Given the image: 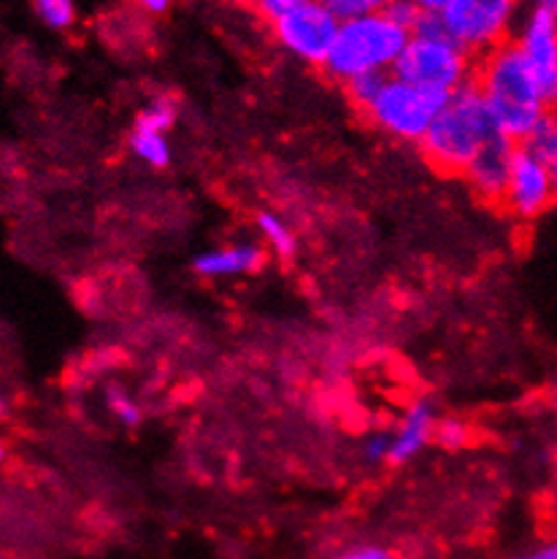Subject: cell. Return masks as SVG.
Listing matches in <instances>:
<instances>
[{
	"label": "cell",
	"mask_w": 557,
	"mask_h": 559,
	"mask_svg": "<svg viewBox=\"0 0 557 559\" xmlns=\"http://www.w3.org/2000/svg\"><path fill=\"white\" fill-rule=\"evenodd\" d=\"M474 82L496 119L498 133L517 144H522L542 124V119L553 114L514 41L482 55Z\"/></svg>",
	"instance_id": "cell-1"
},
{
	"label": "cell",
	"mask_w": 557,
	"mask_h": 559,
	"mask_svg": "<svg viewBox=\"0 0 557 559\" xmlns=\"http://www.w3.org/2000/svg\"><path fill=\"white\" fill-rule=\"evenodd\" d=\"M496 135L498 128L490 108L482 98L476 82H469L449 95L419 150L439 174L463 176L471 159Z\"/></svg>",
	"instance_id": "cell-2"
},
{
	"label": "cell",
	"mask_w": 557,
	"mask_h": 559,
	"mask_svg": "<svg viewBox=\"0 0 557 559\" xmlns=\"http://www.w3.org/2000/svg\"><path fill=\"white\" fill-rule=\"evenodd\" d=\"M412 33L398 27L388 14H368L341 22L322 71L346 84L363 73H392Z\"/></svg>",
	"instance_id": "cell-3"
},
{
	"label": "cell",
	"mask_w": 557,
	"mask_h": 559,
	"mask_svg": "<svg viewBox=\"0 0 557 559\" xmlns=\"http://www.w3.org/2000/svg\"><path fill=\"white\" fill-rule=\"evenodd\" d=\"M392 76L430 93L452 95L463 84L474 82V62L449 36H412L392 68Z\"/></svg>",
	"instance_id": "cell-4"
},
{
	"label": "cell",
	"mask_w": 557,
	"mask_h": 559,
	"mask_svg": "<svg viewBox=\"0 0 557 559\" xmlns=\"http://www.w3.org/2000/svg\"><path fill=\"white\" fill-rule=\"evenodd\" d=\"M447 100L449 95L430 93L417 84L390 76L379 98L366 111V117L374 128L382 130L390 139L403 141V144H423L430 124L436 122Z\"/></svg>",
	"instance_id": "cell-5"
},
{
	"label": "cell",
	"mask_w": 557,
	"mask_h": 559,
	"mask_svg": "<svg viewBox=\"0 0 557 559\" xmlns=\"http://www.w3.org/2000/svg\"><path fill=\"white\" fill-rule=\"evenodd\" d=\"M520 0H454L441 14L447 36L469 55H487L506 44Z\"/></svg>",
	"instance_id": "cell-6"
},
{
	"label": "cell",
	"mask_w": 557,
	"mask_h": 559,
	"mask_svg": "<svg viewBox=\"0 0 557 559\" xmlns=\"http://www.w3.org/2000/svg\"><path fill=\"white\" fill-rule=\"evenodd\" d=\"M341 22L335 20L331 11L320 3L300 5L293 14L282 16V20L271 25L274 41L295 60L309 62V66H325L328 55H331L335 36H339Z\"/></svg>",
	"instance_id": "cell-7"
},
{
	"label": "cell",
	"mask_w": 557,
	"mask_h": 559,
	"mask_svg": "<svg viewBox=\"0 0 557 559\" xmlns=\"http://www.w3.org/2000/svg\"><path fill=\"white\" fill-rule=\"evenodd\" d=\"M555 201V181L547 157L520 146L503 192V209L517 219H536Z\"/></svg>",
	"instance_id": "cell-8"
},
{
	"label": "cell",
	"mask_w": 557,
	"mask_h": 559,
	"mask_svg": "<svg viewBox=\"0 0 557 559\" xmlns=\"http://www.w3.org/2000/svg\"><path fill=\"white\" fill-rule=\"evenodd\" d=\"M517 49L525 57L547 106L557 108V16L542 9H531L520 22L514 38Z\"/></svg>",
	"instance_id": "cell-9"
},
{
	"label": "cell",
	"mask_w": 557,
	"mask_h": 559,
	"mask_svg": "<svg viewBox=\"0 0 557 559\" xmlns=\"http://www.w3.org/2000/svg\"><path fill=\"white\" fill-rule=\"evenodd\" d=\"M520 144L498 133L496 139L487 141L482 152L471 159L469 168L463 170V179L469 190L485 203H501L506 185H509L511 165H514Z\"/></svg>",
	"instance_id": "cell-10"
},
{
	"label": "cell",
	"mask_w": 557,
	"mask_h": 559,
	"mask_svg": "<svg viewBox=\"0 0 557 559\" xmlns=\"http://www.w3.org/2000/svg\"><path fill=\"white\" fill-rule=\"evenodd\" d=\"M439 419L441 416L436 414V406L428 397H417V401L408 403L398 425L390 430V465H406V462L419 457L436 441Z\"/></svg>",
	"instance_id": "cell-11"
},
{
	"label": "cell",
	"mask_w": 557,
	"mask_h": 559,
	"mask_svg": "<svg viewBox=\"0 0 557 559\" xmlns=\"http://www.w3.org/2000/svg\"><path fill=\"white\" fill-rule=\"evenodd\" d=\"M265 252L263 247L252 241H236L225 243V247H214L201 252L192 260V271L209 282H223V278L252 276L263 267Z\"/></svg>",
	"instance_id": "cell-12"
},
{
	"label": "cell",
	"mask_w": 557,
	"mask_h": 559,
	"mask_svg": "<svg viewBox=\"0 0 557 559\" xmlns=\"http://www.w3.org/2000/svg\"><path fill=\"white\" fill-rule=\"evenodd\" d=\"M254 225H258V233L260 238H263L265 247H269L276 257L287 260V257L295 254L298 238H295L293 227H289V222L284 219V216H278L276 211H260Z\"/></svg>",
	"instance_id": "cell-13"
},
{
	"label": "cell",
	"mask_w": 557,
	"mask_h": 559,
	"mask_svg": "<svg viewBox=\"0 0 557 559\" xmlns=\"http://www.w3.org/2000/svg\"><path fill=\"white\" fill-rule=\"evenodd\" d=\"M128 146H130V154H133L139 163L150 165V168H168L170 157H174L166 133H152V130L133 128V133H130L128 139Z\"/></svg>",
	"instance_id": "cell-14"
},
{
	"label": "cell",
	"mask_w": 557,
	"mask_h": 559,
	"mask_svg": "<svg viewBox=\"0 0 557 559\" xmlns=\"http://www.w3.org/2000/svg\"><path fill=\"white\" fill-rule=\"evenodd\" d=\"M176 117H179V111H176V100L166 98V95H157V98H152L144 108H141L133 128L168 135V130L176 124Z\"/></svg>",
	"instance_id": "cell-15"
},
{
	"label": "cell",
	"mask_w": 557,
	"mask_h": 559,
	"mask_svg": "<svg viewBox=\"0 0 557 559\" xmlns=\"http://www.w3.org/2000/svg\"><path fill=\"white\" fill-rule=\"evenodd\" d=\"M390 76L392 73H363V76H355L352 82L344 84L346 98L352 100V106L366 114L371 108V103L379 98V93H382Z\"/></svg>",
	"instance_id": "cell-16"
},
{
	"label": "cell",
	"mask_w": 557,
	"mask_h": 559,
	"mask_svg": "<svg viewBox=\"0 0 557 559\" xmlns=\"http://www.w3.org/2000/svg\"><path fill=\"white\" fill-rule=\"evenodd\" d=\"M33 11L49 31H68L76 22L73 0H33Z\"/></svg>",
	"instance_id": "cell-17"
},
{
	"label": "cell",
	"mask_w": 557,
	"mask_h": 559,
	"mask_svg": "<svg viewBox=\"0 0 557 559\" xmlns=\"http://www.w3.org/2000/svg\"><path fill=\"white\" fill-rule=\"evenodd\" d=\"M106 408H109L114 419L125 427H135L144 419V411H141L139 401H135L125 386H109V390H106Z\"/></svg>",
	"instance_id": "cell-18"
},
{
	"label": "cell",
	"mask_w": 557,
	"mask_h": 559,
	"mask_svg": "<svg viewBox=\"0 0 557 559\" xmlns=\"http://www.w3.org/2000/svg\"><path fill=\"white\" fill-rule=\"evenodd\" d=\"M339 22L357 20L368 14H384L395 0H320Z\"/></svg>",
	"instance_id": "cell-19"
},
{
	"label": "cell",
	"mask_w": 557,
	"mask_h": 559,
	"mask_svg": "<svg viewBox=\"0 0 557 559\" xmlns=\"http://www.w3.org/2000/svg\"><path fill=\"white\" fill-rule=\"evenodd\" d=\"M447 452H458L471 443V427L465 425L458 416H441L439 425H436V441Z\"/></svg>",
	"instance_id": "cell-20"
},
{
	"label": "cell",
	"mask_w": 557,
	"mask_h": 559,
	"mask_svg": "<svg viewBox=\"0 0 557 559\" xmlns=\"http://www.w3.org/2000/svg\"><path fill=\"white\" fill-rule=\"evenodd\" d=\"M557 141V114H547V117L542 119V124H538L536 130H533L531 135H528L525 141H522L520 146H525V150L542 154V157H547L549 152H553Z\"/></svg>",
	"instance_id": "cell-21"
},
{
	"label": "cell",
	"mask_w": 557,
	"mask_h": 559,
	"mask_svg": "<svg viewBox=\"0 0 557 559\" xmlns=\"http://www.w3.org/2000/svg\"><path fill=\"white\" fill-rule=\"evenodd\" d=\"M390 449H392L390 430L368 432V436L360 441V457L366 460L368 465H382V462H390Z\"/></svg>",
	"instance_id": "cell-22"
},
{
	"label": "cell",
	"mask_w": 557,
	"mask_h": 559,
	"mask_svg": "<svg viewBox=\"0 0 557 559\" xmlns=\"http://www.w3.org/2000/svg\"><path fill=\"white\" fill-rule=\"evenodd\" d=\"M306 3H311V0H252V9L258 11L260 20L274 25V22L282 20V16L293 14V11H298L300 5Z\"/></svg>",
	"instance_id": "cell-23"
},
{
	"label": "cell",
	"mask_w": 557,
	"mask_h": 559,
	"mask_svg": "<svg viewBox=\"0 0 557 559\" xmlns=\"http://www.w3.org/2000/svg\"><path fill=\"white\" fill-rule=\"evenodd\" d=\"M384 14H388L398 27H403V31L414 33V27L419 25V20H423L425 11L419 9V5L414 3V0H395V3H392L390 9L384 11Z\"/></svg>",
	"instance_id": "cell-24"
},
{
	"label": "cell",
	"mask_w": 557,
	"mask_h": 559,
	"mask_svg": "<svg viewBox=\"0 0 557 559\" xmlns=\"http://www.w3.org/2000/svg\"><path fill=\"white\" fill-rule=\"evenodd\" d=\"M335 559H395L390 555L384 546H377V544H360V546H352V549L341 551Z\"/></svg>",
	"instance_id": "cell-25"
},
{
	"label": "cell",
	"mask_w": 557,
	"mask_h": 559,
	"mask_svg": "<svg viewBox=\"0 0 557 559\" xmlns=\"http://www.w3.org/2000/svg\"><path fill=\"white\" fill-rule=\"evenodd\" d=\"M135 5H139L141 11H146V14L161 16L170 9V0H135Z\"/></svg>",
	"instance_id": "cell-26"
},
{
	"label": "cell",
	"mask_w": 557,
	"mask_h": 559,
	"mask_svg": "<svg viewBox=\"0 0 557 559\" xmlns=\"http://www.w3.org/2000/svg\"><path fill=\"white\" fill-rule=\"evenodd\" d=\"M509 559H557V544H544L538 546V549L525 551V555L509 557Z\"/></svg>",
	"instance_id": "cell-27"
},
{
	"label": "cell",
	"mask_w": 557,
	"mask_h": 559,
	"mask_svg": "<svg viewBox=\"0 0 557 559\" xmlns=\"http://www.w3.org/2000/svg\"><path fill=\"white\" fill-rule=\"evenodd\" d=\"M414 3H417L425 14H445L454 0H414Z\"/></svg>",
	"instance_id": "cell-28"
},
{
	"label": "cell",
	"mask_w": 557,
	"mask_h": 559,
	"mask_svg": "<svg viewBox=\"0 0 557 559\" xmlns=\"http://www.w3.org/2000/svg\"><path fill=\"white\" fill-rule=\"evenodd\" d=\"M533 9H542L547 14L557 16V0H533Z\"/></svg>",
	"instance_id": "cell-29"
},
{
	"label": "cell",
	"mask_w": 557,
	"mask_h": 559,
	"mask_svg": "<svg viewBox=\"0 0 557 559\" xmlns=\"http://www.w3.org/2000/svg\"><path fill=\"white\" fill-rule=\"evenodd\" d=\"M547 163H549V170H553V181H555V195H557V141H555L553 152L547 154Z\"/></svg>",
	"instance_id": "cell-30"
},
{
	"label": "cell",
	"mask_w": 557,
	"mask_h": 559,
	"mask_svg": "<svg viewBox=\"0 0 557 559\" xmlns=\"http://www.w3.org/2000/svg\"><path fill=\"white\" fill-rule=\"evenodd\" d=\"M225 3H238V0H225Z\"/></svg>",
	"instance_id": "cell-31"
}]
</instances>
